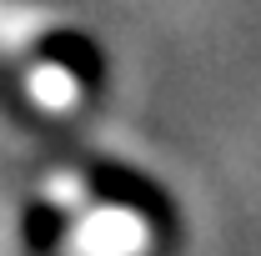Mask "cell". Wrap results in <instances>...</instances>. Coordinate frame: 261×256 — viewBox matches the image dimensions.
I'll list each match as a JSON object with an SVG mask.
<instances>
[{"instance_id":"2","label":"cell","mask_w":261,"mask_h":256,"mask_svg":"<svg viewBox=\"0 0 261 256\" xmlns=\"http://www.w3.org/2000/svg\"><path fill=\"white\" fill-rule=\"evenodd\" d=\"M35 56H40L45 65H56L86 100H100V96H106V70H111V65H106V50H100L96 35L70 31V25L45 31L40 40H35Z\"/></svg>"},{"instance_id":"1","label":"cell","mask_w":261,"mask_h":256,"mask_svg":"<svg viewBox=\"0 0 261 256\" xmlns=\"http://www.w3.org/2000/svg\"><path fill=\"white\" fill-rule=\"evenodd\" d=\"M81 176H86V186H91V196H96L100 206L130 211L136 221H146L151 231L176 236V201H171V191H166L161 181L130 171L121 161H106V156H86L81 161Z\"/></svg>"},{"instance_id":"4","label":"cell","mask_w":261,"mask_h":256,"mask_svg":"<svg viewBox=\"0 0 261 256\" xmlns=\"http://www.w3.org/2000/svg\"><path fill=\"white\" fill-rule=\"evenodd\" d=\"M31 5H61V0H31Z\"/></svg>"},{"instance_id":"3","label":"cell","mask_w":261,"mask_h":256,"mask_svg":"<svg viewBox=\"0 0 261 256\" xmlns=\"http://www.w3.org/2000/svg\"><path fill=\"white\" fill-rule=\"evenodd\" d=\"M65 231H70V216H65L61 206H50V201H25V211H20V236H25V251L31 256H56L65 241Z\"/></svg>"}]
</instances>
